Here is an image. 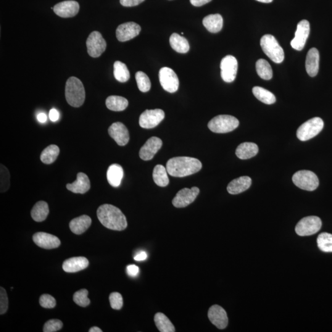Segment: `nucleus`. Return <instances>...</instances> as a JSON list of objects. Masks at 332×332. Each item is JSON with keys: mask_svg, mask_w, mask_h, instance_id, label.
<instances>
[{"mask_svg": "<svg viewBox=\"0 0 332 332\" xmlns=\"http://www.w3.org/2000/svg\"><path fill=\"white\" fill-rule=\"evenodd\" d=\"M33 240L37 246L45 249L57 248L60 245V239L57 236L44 232H38L34 234Z\"/></svg>", "mask_w": 332, "mask_h": 332, "instance_id": "nucleus-19", "label": "nucleus"}, {"mask_svg": "<svg viewBox=\"0 0 332 332\" xmlns=\"http://www.w3.org/2000/svg\"><path fill=\"white\" fill-rule=\"evenodd\" d=\"M145 0H120V3L123 6L133 7L138 6Z\"/></svg>", "mask_w": 332, "mask_h": 332, "instance_id": "nucleus-46", "label": "nucleus"}, {"mask_svg": "<svg viewBox=\"0 0 332 332\" xmlns=\"http://www.w3.org/2000/svg\"><path fill=\"white\" fill-rule=\"evenodd\" d=\"M321 226L322 221L320 217L309 216L299 221L295 227V231L300 236H311L318 233L321 230Z\"/></svg>", "mask_w": 332, "mask_h": 332, "instance_id": "nucleus-8", "label": "nucleus"}, {"mask_svg": "<svg viewBox=\"0 0 332 332\" xmlns=\"http://www.w3.org/2000/svg\"><path fill=\"white\" fill-rule=\"evenodd\" d=\"M88 291L86 289H81L73 295V301L76 305L81 307H86L90 304V300L88 299Z\"/></svg>", "mask_w": 332, "mask_h": 332, "instance_id": "nucleus-41", "label": "nucleus"}, {"mask_svg": "<svg viewBox=\"0 0 332 332\" xmlns=\"http://www.w3.org/2000/svg\"><path fill=\"white\" fill-rule=\"evenodd\" d=\"M253 94L260 101L265 104L271 105L275 104L276 99L275 95L272 92L267 90L262 87L255 86L252 89Z\"/></svg>", "mask_w": 332, "mask_h": 332, "instance_id": "nucleus-33", "label": "nucleus"}, {"mask_svg": "<svg viewBox=\"0 0 332 332\" xmlns=\"http://www.w3.org/2000/svg\"><path fill=\"white\" fill-rule=\"evenodd\" d=\"M106 106L110 110L114 112H121L125 110L128 106V101L125 97L111 96L106 100Z\"/></svg>", "mask_w": 332, "mask_h": 332, "instance_id": "nucleus-31", "label": "nucleus"}, {"mask_svg": "<svg viewBox=\"0 0 332 332\" xmlns=\"http://www.w3.org/2000/svg\"><path fill=\"white\" fill-rule=\"evenodd\" d=\"M310 33V22L303 20L298 23L295 37L291 42V46L297 51H302L306 44Z\"/></svg>", "mask_w": 332, "mask_h": 332, "instance_id": "nucleus-13", "label": "nucleus"}, {"mask_svg": "<svg viewBox=\"0 0 332 332\" xmlns=\"http://www.w3.org/2000/svg\"><path fill=\"white\" fill-rule=\"evenodd\" d=\"M192 5L194 6L199 7L202 6L203 5L208 3L212 1V0H189Z\"/></svg>", "mask_w": 332, "mask_h": 332, "instance_id": "nucleus-49", "label": "nucleus"}, {"mask_svg": "<svg viewBox=\"0 0 332 332\" xmlns=\"http://www.w3.org/2000/svg\"><path fill=\"white\" fill-rule=\"evenodd\" d=\"M258 147L257 144L252 142H245L240 144L236 150V155L239 159L247 160L257 155Z\"/></svg>", "mask_w": 332, "mask_h": 332, "instance_id": "nucleus-27", "label": "nucleus"}, {"mask_svg": "<svg viewBox=\"0 0 332 332\" xmlns=\"http://www.w3.org/2000/svg\"><path fill=\"white\" fill-rule=\"evenodd\" d=\"M147 258V254L146 252H141L139 253L138 254H137L135 257H134V260L140 262V261H143L146 260Z\"/></svg>", "mask_w": 332, "mask_h": 332, "instance_id": "nucleus-50", "label": "nucleus"}, {"mask_svg": "<svg viewBox=\"0 0 332 332\" xmlns=\"http://www.w3.org/2000/svg\"><path fill=\"white\" fill-rule=\"evenodd\" d=\"M167 173V169L165 166L160 165L155 166L154 172H153V178H154L155 183L159 186H167L169 183Z\"/></svg>", "mask_w": 332, "mask_h": 332, "instance_id": "nucleus-32", "label": "nucleus"}, {"mask_svg": "<svg viewBox=\"0 0 332 332\" xmlns=\"http://www.w3.org/2000/svg\"><path fill=\"white\" fill-rule=\"evenodd\" d=\"M89 332H102L101 329L97 328V327H93L89 331Z\"/></svg>", "mask_w": 332, "mask_h": 332, "instance_id": "nucleus-52", "label": "nucleus"}, {"mask_svg": "<svg viewBox=\"0 0 332 332\" xmlns=\"http://www.w3.org/2000/svg\"><path fill=\"white\" fill-rule=\"evenodd\" d=\"M319 249L324 252H332V234L323 233L319 235L317 239Z\"/></svg>", "mask_w": 332, "mask_h": 332, "instance_id": "nucleus-38", "label": "nucleus"}, {"mask_svg": "<svg viewBox=\"0 0 332 332\" xmlns=\"http://www.w3.org/2000/svg\"><path fill=\"white\" fill-rule=\"evenodd\" d=\"M324 125V121L321 118H313L300 126L297 131V138L303 142L309 141L322 131Z\"/></svg>", "mask_w": 332, "mask_h": 332, "instance_id": "nucleus-6", "label": "nucleus"}, {"mask_svg": "<svg viewBox=\"0 0 332 332\" xmlns=\"http://www.w3.org/2000/svg\"><path fill=\"white\" fill-rule=\"evenodd\" d=\"M141 27L133 22H126L118 26L116 31L117 39L121 42L127 41L139 35Z\"/></svg>", "mask_w": 332, "mask_h": 332, "instance_id": "nucleus-15", "label": "nucleus"}, {"mask_svg": "<svg viewBox=\"0 0 332 332\" xmlns=\"http://www.w3.org/2000/svg\"><path fill=\"white\" fill-rule=\"evenodd\" d=\"M10 186V173L4 165L0 167V191L1 193L6 191Z\"/></svg>", "mask_w": 332, "mask_h": 332, "instance_id": "nucleus-40", "label": "nucleus"}, {"mask_svg": "<svg viewBox=\"0 0 332 332\" xmlns=\"http://www.w3.org/2000/svg\"><path fill=\"white\" fill-rule=\"evenodd\" d=\"M202 23L210 32L218 33L223 27V17L219 14H210L204 18Z\"/></svg>", "mask_w": 332, "mask_h": 332, "instance_id": "nucleus-26", "label": "nucleus"}, {"mask_svg": "<svg viewBox=\"0 0 332 332\" xmlns=\"http://www.w3.org/2000/svg\"><path fill=\"white\" fill-rule=\"evenodd\" d=\"M49 117L52 122H55L59 119V112L56 109H52L50 110Z\"/></svg>", "mask_w": 332, "mask_h": 332, "instance_id": "nucleus-48", "label": "nucleus"}, {"mask_svg": "<svg viewBox=\"0 0 332 332\" xmlns=\"http://www.w3.org/2000/svg\"><path fill=\"white\" fill-rule=\"evenodd\" d=\"M320 52L315 47L308 51L306 59V70L310 76L315 77L318 75L320 68Z\"/></svg>", "mask_w": 332, "mask_h": 332, "instance_id": "nucleus-22", "label": "nucleus"}, {"mask_svg": "<svg viewBox=\"0 0 332 332\" xmlns=\"http://www.w3.org/2000/svg\"><path fill=\"white\" fill-rule=\"evenodd\" d=\"M155 323L158 330L161 332H174L175 329L167 316L162 313H158L155 316Z\"/></svg>", "mask_w": 332, "mask_h": 332, "instance_id": "nucleus-34", "label": "nucleus"}, {"mask_svg": "<svg viewBox=\"0 0 332 332\" xmlns=\"http://www.w3.org/2000/svg\"><path fill=\"white\" fill-rule=\"evenodd\" d=\"M126 270H127L128 275L132 277L136 276L139 272V267L135 265H128L127 268H126Z\"/></svg>", "mask_w": 332, "mask_h": 332, "instance_id": "nucleus-47", "label": "nucleus"}, {"mask_svg": "<svg viewBox=\"0 0 332 332\" xmlns=\"http://www.w3.org/2000/svg\"><path fill=\"white\" fill-rule=\"evenodd\" d=\"M161 84L166 91L173 93L178 90L179 80L172 69L168 67L161 68L159 73Z\"/></svg>", "mask_w": 332, "mask_h": 332, "instance_id": "nucleus-12", "label": "nucleus"}, {"mask_svg": "<svg viewBox=\"0 0 332 332\" xmlns=\"http://www.w3.org/2000/svg\"><path fill=\"white\" fill-rule=\"evenodd\" d=\"M86 46L89 55L92 57L97 58L104 53L106 49L107 43L101 33L94 31L87 39Z\"/></svg>", "mask_w": 332, "mask_h": 332, "instance_id": "nucleus-9", "label": "nucleus"}, {"mask_svg": "<svg viewBox=\"0 0 332 332\" xmlns=\"http://www.w3.org/2000/svg\"><path fill=\"white\" fill-rule=\"evenodd\" d=\"M109 300L111 307L116 310H120L123 305L122 295L118 292H113L110 295Z\"/></svg>", "mask_w": 332, "mask_h": 332, "instance_id": "nucleus-42", "label": "nucleus"}, {"mask_svg": "<svg viewBox=\"0 0 332 332\" xmlns=\"http://www.w3.org/2000/svg\"><path fill=\"white\" fill-rule=\"evenodd\" d=\"M60 153L59 148L55 145H51L46 148L42 152L40 159L46 165L53 163L57 160Z\"/></svg>", "mask_w": 332, "mask_h": 332, "instance_id": "nucleus-35", "label": "nucleus"}, {"mask_svg": "<svg viewBox=\"0 0 332 332\" xmlns=\"http://www.w3.org/2000/svg\"><path fill=\"white\" fill-rule=\"evenodd\" d=\"M252 184V179L248 176H242L241 177L232 180L227 186V191L231 194H238L248 189Z\"/></svg>", "mask_w": 332, "mask_h": 332, "instance_id": "nucleus-24", "label": "nucleus"}, {"mask_svg": "<svg viewBox=\"0 0 332 332\" xmlns=\"http://www.w3.org/2000/svg\"><path fill=\"white\" fill-rule=\"evenodd\" d=\"M114 76L116 80L121 83H125L130 78V73L127 66L120 61H116L114 64Z\"/></svg>", "mask_w": 332, "mask_h": 332, "instance_id": "nucleus-37", "label": "nucleus"}, {"mask_svg": "<svg viewBox=\"0 0 332 332\" xmlns=\"http://www.w3.org/2000/svg\"><path fill=\"white\" fill-rule=\"evenodd\" d=\"M163 146V142L157 137L148 140L146 143L144 145L140 150L139 156L142 160L149 161L154 158Z\"/></svg>", "mask_w": 332, "mask_h": 332, "instance_id": "nucleus-16", "label": "nucleus"}, {"mask_svg": "<svg viewBox=\"0 0 332 332\" xmlns=\"http://www.w3.org/2000/svg\"><path fill=\"white\" fill-rule=\"evenodd\" d=\"M136 80L139 90L141 92H147L151 89V81H150L149 76L143 72L139 71V72L136 73Z\"/></svg>", "mask_w": 332, "mask_h": 332, "instance_id": "nucleus-39", "label": "nucleus"}, {"mask_svg": "<svg viewBox=\"0 0 332 332\" xmlns=\"http://www.w3.org/2000/svg\"><path fill=\"white\" fill-rule=\"evenodd\" d=\"M239 122L236 118L231 115H218L208 123V128L213 133L224 134L230 133L238 127Z\"/></svg>", "mask_w": 332, "mask_h": 332, "instance_id": "nucleus-5", "label": "nucleus"}, {"mask_svg": "<svg viewBox=\"0 0 332 332\" xmlns=\"http://www.w3.org/2000/svg\"><path fill=\"white\" fill-rule=\"evenodd\" d=\"M63 323L59 320H51L44 324V332H55L62 328Z\"/></svg>", "mask_w": 332, "mask_h": 332, "instance_id": "nucleus-43", "label": "nucleus"}, {"mask_svg": "<svg viewBox=\"0 0 332 332\" xmlns=\"http://www.w3.org/2000/svg\"><path fill=\"white\" fill-rule=\"evenodd\" d=\"M256 1L261 2H265V3H270V2H272L273 0H256Z\"/></svg>", "mask_w": 332, "mask_h": 332, "instance_id": "nucleus-53", "label": "nucleus"}, {"mask_svg": "<svg viewBox=\"0 0 332 332\" xmlns=\"http://www.w3.org/2000/svg\"><path fill=\"white\" fill-rule=\"evenodd\" d=\"M54 12L59 16L64 18L72 17L78 14L80 5L75 1H65L55 5Z\"/></svg>", "mask_w": 332, "mask_h": 332, "instance_id": "nucleus-20", "label": "nucleus"}, {"mask_svg": "<svg viewBox=\"0 0 332 332\" xmlns=\"http://www.w3.org/2000/svg\"><path fill=\"white\" fill-rule=\"evenodd\" d=\"M238 60L233 55H226L220 63L221 76L226 83H232L235 80L238 72Z\"/></svg>", "mask_w": 332, "mask_h": 332, "instance_id": "nucleus-10", "label": "nucleus"}, {"mask_svg": "<svg viewBox=\"0 0 332 332\" xmlns=\"http://www.w3.org/2000/svg\"><path fill=\"white\" fill-rule=\"evenodd\" d=\"M66 187L74 193L84 194L91 188L90 180L85 173L79 172L76 180L72 183H68Z\"/></svg>", "mask_w": 332, "mask_h": 332, "instance_id": "nucleus-21", "label": "nucleus"}, {"mask_svg": "<svg viewBox=\"0 0 332 332\" xmlns=\"http://www.w3.org/2000/svg\"><path fill=\"white\" fill-rule=\"evenodd\" d=\"M294 183L304 190L312 191L317 189L320 181L312 171L302 170L298 171L292 177Z\"/></svg>", "mask_w": 332, "mask_h": 332, "instance_id": "nucleus-7", "label": "nucleus"}, {"mask_svg": "<svg viewBox=\"0 0 332 332\" xmlns=\"http://www.w3.org/2000/svg\"><path fill=\"white\" fill-rule=\"evenodd\" d=\"M92 220L88 215H83L77 218H74L70 222V230L73 233L78 234H83L90 227Z\"/></svg>", "mask_w": 332, "mask_h": 332, "instance_id": "nucleus-25", "label": "nucleus"}, {"mask_svg": "<svg viewBox=\"0 0 332 332\" xmlns=\"http://www.w3.org/2000/svg\"><path fill=\"white\" fill-rule=\"evenodd\" d=\"M89 261L84 257H72L66 260L62 268L67 273H76L88 268Z\"/></svg>", "mask_w": 332, "mask_h": 332, "instance_id": "nucleus-23", "label": "nucleus"}, {"mask_svg": "<svg viewBox=\"0 0 332 332\" xmlns=\"http://www.w3.org/2000/svg\"><path fill=\"white\" fill-rule=\"evenodd\" d=\"M169 41L172 48L178 53H186L189 50L188 40L177 33H173L170 37Z\"/></svg>", "mask_w": 332, "mask_h": 332, "instance_id": "nucleus-29", "label": "nucleus"}, {"mask_svg": "<svg viewBox=\"0 0 332 332\" xmlns=\"http://www.w3.org/2000/svg\"><path fill=\"white\" fill-rule=\"evenodd\" d=\"M109 134L111 138L114 139L120 146H125L128 144L130 138L127 128L120 122L112 124L109 129Z\"/></svg>", "mask_w": 332, "mask_h": 332, "instance_id": "nucleus-18", "label": "nucleus"}, {"mask_svg": "<svg viewBox=\"0 0 332 332\" xmlns=\"http://www.w3.org/2000/svg\"><path fill=\"white\" fill-rule=\"evenodd\" d=\"M202 168V163L196 158L180 157L171 158L166 165L168 174L175 177L193 175L199 172Z\"/></svg>", "mask_w": 332, "mask_h": 332, "instance_id": "nucleus-2", "label": "nucleus"}, {"mask_svg": "<svg viewBox=\"0 0 332 332\" xmlns=\"http://www.w3.org/2000/svg\"><path fill=\"white\" fill-rule=\"evenodd\" d=\"M165 117V113L162 110H147L140 117L139 125L144 129L154 128L164 120Z\"/></svg>", "mask_w": 332, "mask_h": 332, "instance_id": "nucleus-11", "label": "nucleus"}, {"mask_svg": "<svg viewBox=\"0 0 332 332\" xmlns=\"http://www.w3.org/2000/svg\"><path fill=\"white\" fill-rule=\"evenodd\" d=\"M197 187H192L191 189L183 188L176 193L172 200L173 206L176 208H183L188 206L196 199L199 193Z\"/></svg>", "mask_w": 332, "mask_h": 332, "instance_id": "nucleus-14", "label": "nucleus"}, {"mask_svg": "<svg viewBox=\"0 0 332 332\" xmlns=\"http://www.w3.org/2000/svg\"><path fill=\"white\" fill-rule=\"evenodd\" d=\"M86 93L83 84L78 78L70 77L66 83L65 98L73 107H80L85 101Z\"/></svg>", "mask_w": 332, "mask_h": 332, "instance_id": "nucleus-3", "label": "nucleus"}, {"mask_svg": "<svg viewBox=\"0 0 332 332\" xmlns=\"http://www.w3.org/2000/svg\"><path fill=\"white\" fill-rule=\"evenodd\" d=\"M260 46L264 53L276 64H281L284 60V52L275 37L271 35L262 36Z\"/></svg>", "mask_w": 332, "mask_h": 332, "instance_id": "nucleus-4", "label": "nucleus"}, {"mask_svg": "<svg viewBox=\"0 0 332 332\" xmlns=\"http://www.w3.org/2000/svg\"><path fill=\"white\" fill-rule=\"evenodd\" d=\"M8 308V298L6 291L2 287H0V314L4 315Z\"/></svg>", "mask_w": 332, "mask_h": 332, "instance_id": "nucleus-45", "label": "nucleus"}, {"mask_svg": "<svg viewBox=\"0 0 332 332\" xmlns=\"http://www.w3.org/2000/svg\"><path fill=\"white\" fill-rule=\"evenodd\" d=\"M208 318L210 322L218 329H224L228 326L227 314L225 310L219 305H213L209 308V312H208Z\"/></svg>", "mask_w": 332, "mask_h": 332, "instance_id": "nucleus-17", "label": "nucleus"}, {"mask_svg": "<svg viewBox=\"0 0 332 332\" xmlns=\"http://www.w3.org/2000/svg\"><path fill=\"white\" fill-rule=\"evenodd\" d=\"M97 215L100 222L110 230L123 231L127 228L128 222L126 216L114 205H101L97 209Z\"/></svg>", "mask_w": 332, "mask_h": 332, "instance_id": "nucleus-1", "label": "nucleus"}, {"mask_svg": "<svg viewBox=\"0 0 332 332\" xmlns=\"http://www.w3.org/2000/svg\"><path fill=\"white\" fill-rule=\"evenodd\" d=\"M39 304L42 307L47 308V309H51L56 305V301L54 298L49 294L42 295L39 299Z\"/></svg>", "mask_w": 332, "mask_h": 332, "instance_id": "nucleus-44", "label": "nucleus"}, {"mask_svg": "<svg viewBox=\"0 0 332 332\" xmlns=\"http://www.w3.org/2000/svg\"><path fill=\"white\" fill-rule=\"evenodd\" d=\"M47 115L45 113H40L37 115V120L39 121V123H44L47 121Z\"/></svg>", "mask_w": 332, "mask_h": 332, "instance_id": "nucleus-51", "label": "nucleus"}, {"mask_svg": "<svg viewBox=\"0 0 332 332\" xmlns=\"http://www.w3.org/2000/svg\"><path fill=\"white\" fill-rule=\"evenodd\" d=\"M256 70L258 76L265 80H270L273 77L271 65L265 59H259L256 63Z\"/></svg>", "mask_w": 332, "mask_h": 332, "instance_id": "nucleus-36", "label": "nucleus"}, {"mask_svg": "<svg viewBox=\"0 0 332 332\" xmlns=\"http://www.w3.org/2000/svg\"><path fill=\"white\" fill-rule=\"evenodd\" d=\"M123 175V168L119 165H112L108 168L107 178L111 186L113 187L119 186L121 183Z\"/></svg>", "mask_w": 332, "mask_h": 332, "instance_id": "nucleus-28", "label": "nucleus"}, {"mask_svg": "<svg viewBox=\"0 0 332 332\" xmlns=\"http://www.w3.org/2000/svg\"><path fill=\"white\" fill-rule=\"evenodd\" d=\"M49 212L48 204L45 201L36 202L31 211V216L37 222H41L46 219Z\"/></svg>", "mask_w": 332, "mask_h": 332, "instance_id": "nucleus-30", "label": "nucleus"}]
</instances>
